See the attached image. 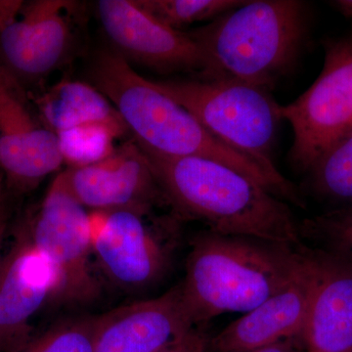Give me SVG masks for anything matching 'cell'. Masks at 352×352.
I'll list each match as a JSON object with an SVG mask.
<instances>
[{
    "mask_svg": "<svg viewBox=\"0 0 352 352\" xmlns=\"http://www.w3.org/2000/svg\"><path fill=\"white\" fill-rule=\"evenodd\" d=\"M310 196L338 208L352 206V131L328 147L305 173Z\"/></svg>",
    "mask_w": 352,
    "mask_h": 352,
    "instance_id": "cell-18",
    "label": "cell"
},
{
    "mask_svg": "<svg viewBox=\"0 0 352 352\" xmlns=\"http://www.w3.org/2000/svg\"><path fill=\"white\" fill-rule=\"evenodd\" d=\"M57 176L74 199L94 212H152L157 206H168L151 164L133 139L97 163L68 168Z\"/></svg>",
    "mask_w": 352,
    "mask_h": 352,
    "instance_id": "cell-12",
    "label": "cell"
},
{
    "mask_svg": "<svg viewBox=\"0 0 352 352\" xmlns=\"http://www.w3.org/2000/svg\"><path fill=\"white\" fill-rule=\"evenodd\" d=\"M98 315L58 322L12 352H94Z\"/></svg>",
    "mask_w": 352,
    "mask_h": 352,
    "instance_id": "cell-21",
    "label": "cell"
},
{
    "mask_svg": "<svg viewBox=\"0 0 352 352\" xmlns=\"http://www.w3.org/2000/svg\"><path fill=\"white\" fill-rule=\"evenodd\" d=\"M97 16L113 51L159 74H187L190 78H228L185 32L166 27L135 0H100Z\"/></svg>",
    "mask_w": 352,
    "mask_h": 352,
    "instance_id": "cell-10",
    "label": "cell"
},
{
    "mask_svg": "<svg viewBox=\"0 0 352 352\" xmlns=\"http://www.w3.org/2000/svg\"><path fill=\"white\" fill-rule=\"evenodd\" d=\"M28 223L34 248L52 274V298L69 305H91L98 300L101 286L90 259L91 217L58 176Z\"/></svg>",
    "mask_w": 352,
    "mask_h": 352,
    "instance_id": "cell-8",
    "label": "cell"
},
{
    "mask_svg": "<svg viewBox=\"0 0 352 352\" xmlns=\"http://www.w3.org/2000/svg\"><path fill=\"white\" fill-rule=\"evenodd\" d=\"M91 217L92 252L105 276L126 292H142L168 276L180 240L179 221L152 212L116 210Z\"/></svg>",
    "mask_w": 352,
    "mask_h": 352,
    "instance_id": "cell-6",
    "label": "cell"
},
{
    "mask_svg": "<svg viewBox=\"0 0 352 352\" xmlns=\"http://www.w3.org/2000/svg\"><path fill=\"white\" fill-rule=\"evenodd\" d=\"M64 164L56 135L31 92L0 64V171L10 188L31 191Z\"/></svg>",
    "mask_w": 352,
    "mask_h": 352,
    "instance_id": "cell-11",
    "label": "cell"
},
{
    "mask_svg": "<svg viewBox=\"0 0 352 352\" xmlns=\"http://www.w3.org/2000/svg\"><path fill=\"white\" fill-rule=\"evenodd\" d=\"M307 303L308 283L303 258L302 270L292 283L220 331L208 340V351L243 352L300 338Z\"/></svg>",
    "mask_w": 352,
    "mask_h": 352,
    "instance_id": "cell-16",
    "label": "cell"
},
{
    "mask_svg": "<svg viewBox=\"0 0 352 352\" xmlns=\"http://www.w3.org/2000/svg\"><path fill=\"white\" fill-rule=\"evenodd\" d=\"M53 293L52 274L25 222L0 268V352H12L29 340L30 320Z\"/></svg>",
    "mask_w": 352,
    "mask_h": 352,
    "instance_id": "cell-15",
    "label": "cell"
},
{
    "mask_svg": "<svg viewBox=\"0 0 352 352\" xmlns=\"http://www.w3.org/2000/svg\"><path fill=\"white\" fill-rule=\"evenodd\" d=\"M308 283L300 340L307 352H352V263L303 243Z\"/></svg>",
    "mask_w": 352,
    "mask_h": 352,
    "instance_id": "cell-13",
    "label": "cell"
},
{
    "mask_svg": "<svg viewBox=\"0 0 352 352\" xmlns=\"http://www.w3.org/2000/svg\"><path fill=\"white\" fill-rule=\"evenodd\" d=\"M208 340L206 333L193 328L188 333L160 352H208Z\"/></svg>",
    "mask_w": 352,
    "mask_h": 352,
    "instance_id": "cell-23",
    "label": "cell"
},
{
    "mask_svg": "<svg viewBox=\"0 0 352 352\" xmlns=\"http://www.w3.org/2000/svg\"><path fill=\"white\" fill-rule=\"evenodd\" d=\"M80 2L0 0V64L28 89L71 57L82 20Z\"/></svg>",
    "mask_w": 352,
    "mask_h": 352,
    "instance_id": "cell-7",
    "label": "cell"
},
{
    "mask_svg": "<svg viewBox=\"0 0 352 352\" xmlns=\"http://www.w3.org/2000/svg\"><path fill=\"white\" fill-rule=\"evenodd\" d=\"M6 197L4 177L1 173H0V268H1L2 259H3L2 247H3L4 240H6L9 219L8 204H7Z\"/></svg>",
    "mask_w": 352,
    "mask_h": 352,
    "instance_id": "cell-24",
    "label": "cell"
},
{
    "mask_svg": "<svg viewBox=\"0 0 352 352\" xmlns=\"http://www.w3.org/2000/svg\"><path fill=\"white\" fill-rule=\"evenodd\" d=\"M142 151L178 219L198 220L221 235L303 244L289 204L239 171L203 157Z\"/></svg>",
    "mask_w": 352,
    "mask_h": 352,
    "instance_id": "cell-2",
    "label": "cell"
},
{
    "mask_svg": "<svg viewBox=\"0 0 352 352\" xmlns=\"http://www.w3.org/2000/svg\"><path fill=\"white\" fill-rule=\"evenodd\" d=\"M302 245L199 233L179 284L194 325L224 314H247L286 288L302 270Z\"/></svg>",
    "mask_w": 352,
    "mask_h": 352,
    "instance_id": "cell-3",
    "label": "cell"
},
{
    "mask_svg": "<svg viewBox=\"0 0 352 352\" xmlns=\"http://www.w3.org/2000/svg\"><path fill=\"white\" fill-rule=\"evenodd\" d=\"M0 173H1V171H0Z\"/></svg>",
    "mask_w": 352,
    "mask_h": 352,
    "instance_id": "cell-27",
    "label": "cell"
},
{
    "mask_svg": "<svg viewBox=\"0 0 352 352\" xmlns=\"http://www.w3.org/2000/svg\"><path fill=\"white\" fill-rule=\"evenodd\" d=\"M329 4L346 19L352 21V0H333Z\"/></svg>",
    "mask_w": 352,
    "mask_h": 352,
    "instance_id": "cell-26",
    "label": "cell"
},
{
    "mask_svg": "<svg viewBox=\"0 0 352 352\" xmlns=\"http://www.w3.org/2000/svg\"><path fill=\"white\" fill-rule=\"evenodd\" d=\"M60 152L68 168H80L110 156L118 140L117 132L107 126L78 127L56 134Z\"/></svg>",
    "mask_w": 352,
    "mask_h": 352,
    "instance_id": "cell-22",
    "label": "cell"
},
{
    "mask_svg": "<svg viewBox=\"0 0 352 352\" xmlns=\"http://www.w3.org/2000/svg\"><path fill=\"white\" fill-rule=\"evenodd\" d=\"M303 242L352 263V206L335 208L300 221Z\"/></svg>",
    "mask_w": 352,
    "mask_h": 352,
    "instance_id": "cell-20",
    "label": "cell"
},
{
    "mask_svg": "<svg viewBox=\"0 0 352 352\" xmlns=\"http://www.w3.org/2000/svg\"><path fill=\"white\" fill-rule=\"evenodd\" d=\"M243 352H307L303 346L300 338H293L270 344V346L258 347V349H251V351Z\"/></svg>",
    "mask_w": 352,
    "mask_h": 352,
    "instance_id": "cell-25",
    "label": "cell"
},
{
    "mask_svg": "<svg viewBox=\"0 0 352 352\" xmlns=\"http://www.w3.org/2000/svg\"><path fill=\"white\" fill-rule=\"evenodd\" d=\"M180 285L98 315L94 352H160L195 328Z\"/></svg>",
    "mask_w": 352,
    "mask_h": 352,
    "instance_id": "cell-14",
    "label": "cell"
},
{
    "mask_svg": "<svg viewBox=\"0 0 352 352\" xmlns=\"http://www.w3.org/2000/svg\"><path fill=\"white\" fill-rule=\"evenodd\" d=\"M31 96L41 120L55 135L89 126H107L122 138L131 134L113 104L91 83L63 80Z\"/></svg>",
    "mask_w": 352,
    "mask_h": 352,
    "instance_id": "cell-17",
    "label": "cell"
},
{
    "mask_svg": "<svg viewBox=\"0 0 352 352\" xmlns=\"http://www.w3.org/2000/svg\"><path fill=\"white\" fill-rule=\"evenodd\" d=\"M310 29L307 2L248 0L185 32L226 76L271 91L296 69Z\"/></svg>",
    "mask_w": 352,
    "mask_h": 352,
    "instance_id": "cell-4",
    "label": "cell"
},
{
    "mask_svg": "<svg viewBox=\"0 0 352 352\" xmlns=\"http://www.w3.org/2000/svg\"><path fill=\"white\" fill-rule=\"evenodd\" d=\"M139 7L178 32L198 23H210L222 14L244 6L245 0H135Z\"/></svg>",
    "mask_w": 352,
    "mask_h": 352,
    "instance_id": "cell-19",
    "label": "cell"
},
{
    "mask_svg": "<svg viewBox=\"0 0 352 352\" xmlns=\"http://www.w3.org/2000/svg\"><path fill=\"white\" fill-rule=\"evenodd\" d=\"M91 85L120 113L132 139L142 149L168 157H198L224 164L251 178L281 200L294 201L298 188L272 162L226 144L139 75L115 51L100 50L89 69Z\"/></svg>",
    "mask_w": 352,
    "mask_h": 352,
    "instance_id": "cell-1",
    "label": "cell"
},
{
    "mask_svg": "<svg viewBox=\"0 0 352 352\" xmlns=\"http://www.w3.org/2000/svg\"><path fill=\"white\" fill-rule=\"evenodd\" d=\"M151 82L226 144L263 161L272 162L278 129L284 120L281 105L270 90L231 76Z\"/></svg>",
    "mask_w": 352,
    "mask_h": 352,
    "instance_id": "cell-5",
    "label": "cell"
},
{
    "mask_svg": "<svg viewBox=\"0 0 352 352\" xmlns=\"http://www.w3.org/2000/svg\"><path fill=\"white\" fill-rule=\"evenodd\" d=\"M323 69L295 101L281 106L294 141L289 163L305 173L322 153L352 131V34L323 43Z\"/></svg>",
    "mask_w": 352,
    "mask_h": 352,
    "instance_id": "cell-9",
    "label": "cell"
}]
</instances>
